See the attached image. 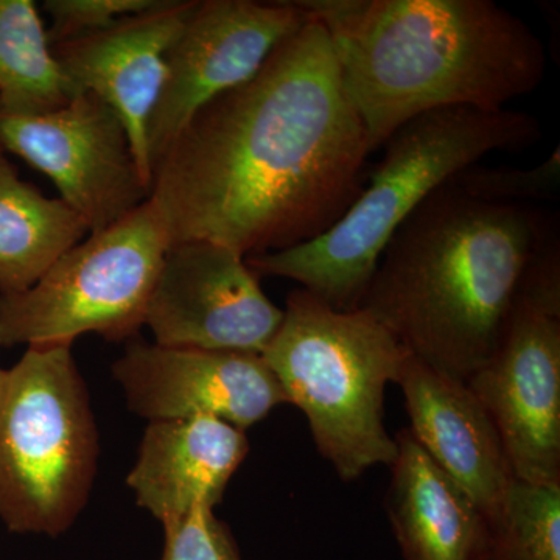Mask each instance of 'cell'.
Listing matches in <instances>:
<instances>
[{
    "instance_id": "obj_1",
    "label": "cell",
    "mask_w": 560,
    "mask_h": 560,
    "mask_svg": "<svg viewBox=\"0 0 560 560\" xmlns=\"http://www.w3.org/2000/svg\"><path fill=\"white\" fill-rule=\"evenodd\" d=\"M366 131L329 35L308 20L259 72L202 106L154 164L150 200L171 246L242 257L319 237L364 187Z\"/></svg>"
},
{
    "instance_id": "obj_2",
    "label": "cell",
    "mask_w": 560,
    "mask_h": 560,
    "mask_svg": "<svg viewBox=\"0 0 560 560\" xmlns=\"http://www.w3.org/2000/svg\"><path fill=\"white\" fill-rule=\"evenodd\" d=\"M558 234L547 210L478 200L448 180L390 237L360 308L412 357L467 382L499 349L534 257Z\"/></svg>"
},
{
    "instance_id": "obj_3",
    "label": "cell",
    "mask_w": 560,
    "mask_h": 560,
    "mask_svg": "<svg viewBox=\"0 0 560 560\" xmlns=\"http://www.w3.org/2000/svg\"><path fill=\"white\" fill-rule=\"evenodd\" d=\"M298 3L329 35L371 153L422 114L501 109L544 83V44L492 0Z\"/></svg>"
},
{
    "instance_id": "obj_4",
    "label": "cell",
    "mask_w": 560,
    "mask_h": 560,
    "mask_svg": "<svg viewBox=\"0 0 560 560\" xmlns=\"http://www.w3.org/2000/svg\"><path fill=\"white\" fill-rule=\"evenodd\" d=\"M544 136L540 121L508 108L422 114L383 145L370 184L329 231L293 248L246 257L257 276L300 283L340 312L359 311L383 250L434 190L493 151H522Z\"/></svg>"
},
{
    "instance_id": "obj_5",
    "label": "cell",
    "mask_w": 560,
    "mask_h": 560,
    "mask_svg": "<svg viewBox=\"0 0 560 560\" xmlns=\"http://www.w3.org/2000/svg\"><path fill=\"white\" fill-rule=\"evenodd\" d=\"M408 353L363 308L335 311L294 289L261 359L289 404L304 412L320 456L342 481H355L396 459V440L385 427V389L399 382Z\"/></svg>"
},
{
    "instance_id": "obj_6",
    "label": "cell",
    "mask_w": 560,
    "mask_h": 560,
    "mask_svg": "<svg viewBox=\"0 0 560 560\" xmlns=\"http://www.w3.org/2000/svg\"><path fill=\"white\" fill-rule=\"evenodd\" d=\"M98 431L72 346H32L0 399V521L58 537L90 500Z\"/></svg>"
},
{
    "instance_id": "obj_7",
    "label": "cell",
    "mask_w": 560,
    "mask_h": 560,
    "mask_svg": "<svg viewBox=\"0 0 560 560\" xmlns=\"http://www.w3.org/2000/svg\"><path fill=\"white\" fill-rule=\"evenodd\" d=\"M171 238L147 200L88 235L18 294H0V348L72 346L84 334L130 341L145 326Z\"/></svg>"
},
{
    "instance_id": "obj_8",
    "label": "cell",
    "mask_w": 560,
    "mask_h": 560,
    "mask_svg": "<svg viewBox=\"0 0 560 560\" xmlns=\"http://www.w3.org/2000/svg\"><path fill=\"white\" fill-rule=\"evenodd\" d=\"M517 480L560 486V242L534 257L497 352L466 382Z\"/></svg>"
},
{
    "instance_id": "obj_9",
    "label": "cell",
    "mask_w": 560,
    "mask_h": 560,
    "mask_svg": "<svg viewBox=\"0 0 560 560\" xmlns=\"http://www.w3.org/2000/svg\"><path fill=\"white\" fill-rule=\"evenodd\" d=\"M0 149L46 173L90 234L113 226L150 198L120 117L92 92H80L49 113H0Z\"/></svg>"
},
{
    "instance_id": "obj_10",
    "label": "cell",
    "mask_w": 560,
    "mask_h": 560,
    "mask_svg": "<svg viewBox=\"0 0 560 560\" xmlns=\"http://www.w3.org/2000/svg\"><path fill=\"white\" fill-rule=\"evenodd\" d=\"M307 20L298 0H197L168 50L167 79L150 119L151 176L191 117L253 79L276 47Z\"/></svg>"
},
{
    "instance_id": "obj_11",
    "label": "cell",
    "mask_w": 560,
    "mask_h": 560,
    "mask_svg": "<svg viewBox=\"0 0 560 560\" xmlns=\"http://www.w3.org/2000/svg\"><path fill=\"white\" fill-rule=\"evenodd\" d=\"M282 318L245 257L219 243L194 241L168 248L145 326L165 348L261 355Z\"/></svg>"
},
{
    "instance_id": "obj_12",
    "label": "cell",
    "mask_w": 560,
    "mask_h": 560,
    "mask_svg": "<svg viewBox=\"0 0 560 560\" xmlns=\"http://www.w3.org/2000/svg\"><path fill=\"white\" fill-rule=\"evenodd\" d=\"M113 374L128 408L150 422L208 416L246 430L289 404L257 353L165 348L136 337Z\"/></svg>"
},
{
    "instance_id": "obj_13",
    "label": "cell",
    "mask_w": 560,
    "mask_h": 560,
    "mask_svg": "<svg viewBox=\"0 0 560 560\" xmlns=\"http://www.w3.org/2000/svg\"><path fill=\"white\" fill-rule=\"evenodd\" d=\"M197 0H160L103 31L50 44L73 92H92L120 117L149 189V125L165 79L168 50Z\"/></svg>"
},
{
    "instance_id": "obj_14",
    "label": "cell",
    "mask_w": 560,
    "mask_h": 560,
    "mask_svg": "<svg viewBox=\"0 0 560 560\" xmlns=\"http://www.w3.org/2000/svg\"><path fill=\"white\" fill-rule=\"evenodd\" d=\"M397 385L410 431L485 517H495L514 474L495 423L466 382L455 381L408 353Z\"/></svg>"
},
{
    "instance_id": "obj_15",
    "label": "cell",
    "mask_w": 560,
    "mask_h": 560,
    "mask_svg": "<svg viewBox=\"0 0 560 560\" xmlns=\"http://www.w3.org/2000/svg\"><path fill=\"white\" fill-rule=\"evenodd\" d=\"M249 452L245 430L224 420L197 418L150 422L127 478L138 506L161 523L223 500L232 475Z\"/></svg>"
},
{
    "instance_id": "obj_16",
    "label": "cell",
    "mask_w": 560,
    "mask_h": 560,
    "mask_svg": "<svg viewBox=\"0 0 560 560\" xmlns=\"http://www.w3.org/2000/svg\"><path fill=\"white\" fill-rule=\"evenodd\" d=\"M385 508L405 560H486L488 518L420 447L410 429L396 434Z\"/></svg>"
},
{
    "instance_id": "obj_17",
    "label": "cell",
    "mask_w": 560,
    "mask_h": 560,
    "mask_svg": "<svg viewBox=\"0 0 560 560\" xmlns=\"http://www.w3.org/2000/svg\"><path fill=\"white\" fill-rule=\"evenodd\" d=\"M88 235L75 210L22 180L0 149V294L31 289Z\"/></svg>"
},
{
    "instance_id": "obj_18",
    "label": "cell",
    "mask_w": 560,
    "mask_h": 560,
    "mask_svg": "<svg viewBox=\"0 0 560 560\" xmlns=\"http://www.w3.org/2000/svg\"><path fill=\"white\" fill-rule=\"evenodd\" d=\"M75 95L32 0H0V113L33 116Z\"/></svg>"
},
{
    "instance_id": "obj_19",
    "label": "cell",
    "mask_w": 560,
    "mask_h": 560,
    "mask_svg": "<svg viewBox=\"0 0 560 560\" xmlns=\"http://www.w3.org/2000/svg\"><path fill=\"white\" fill-rule=\"evenodd\" d=\"M488 528L486 560H560V486L514 478Z\"/></svg>"
},
{
    "instance_id": "obj_20",
    "label": "cell",
    "mask_w": 560,
    "mask_h": 560,
    "mask_svg": "<svg viewBox=\"0 0 560 560\" xmlns=\"http://www.w3.org/2000/svg\"><path fill=\"white\" fill-rule=\"evenodd\" d=\"M458 189L478 200L500 205H530L559 197L560 149L533 168L471 165L452 179Z\"/></svg>"
},
{
    "instance_id": "obj_21",
    "label": "cell",
    "mask_w": 560,
    "mask_h": 560,
    "mask_svg": "<svg viewBox=\"0 0 560 560\" xmlns=\"http://www.w3.org/2000/svg\"><path fill=\"white\" fill-rule=\"evenodd\" d=\"M164 552L161 560H242L230 526L213 510L200 508L162 523Z\"/></svg>"
},
{
    "instance_id": "obj_22",
    "label": "cell",
    "mask_w": 560,
    "mask_h": 560,
    "mask_svg": "<svg viewBox=\"0 0 560 560\" xmlns=\"http://www.w3.org/2000/svg\"><path fill=\"white\" fill-rule=\"evenodd\" d=\"M158 2L160 0H47L44 10L54 22L47 38L55 44L90 35L109 27L120 18L142 13Z\"/></svg>"
},
{
    "instance_id": "obj_23",
    "label": "cell",
    "mask_w": 560,
    "mask_h": 560,
    "mask_svg": "<svg viewBox=\"0 0 560 560\" xmlns=\"http://www.w3.org/2000/svg\"><path fill=\"white\" fill-rule=\"evenodd\" d=\"M7 374H9V371L0 368V399H2L3 389H5Z\"/></svg>"
}]
</instances>
